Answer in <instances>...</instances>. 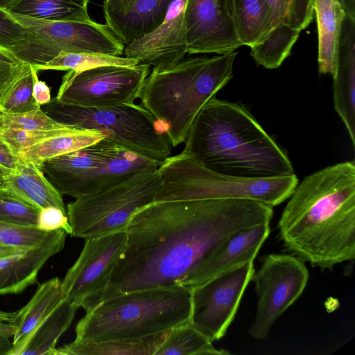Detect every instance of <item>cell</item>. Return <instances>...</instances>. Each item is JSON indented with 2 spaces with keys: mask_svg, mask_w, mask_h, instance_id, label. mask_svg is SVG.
<instances>
[{
  "mask_svg": "<svg viewBox=\"0 0 355 355\" xmlns=\"http://www.w3.org/2000/svg\"><path fill=\"white\" fill-rule=\"evenodd\" d=\"M335 110L355 148V17L346 15L341 26L337 64L333 77Z\"/></svg>",
  "mask_w": 355,
  "mask_h": 355,
  "instance_id": "cell-19",
  "label": "cell"
},
{
  "mask_svg": "<svg viewBox=\"0 0 355 355\" xmlns=\"http://www.w3.org/2000/svg\"><path fill=\"white\" fill-rule=\"evenodd\" d=\"M31 31L8 11L0 8V49L14 53L26 44Z\"/></svg>",
  "mask_w": 355,
  "mask_h": 355,
  "instance_id": "cell-38",
  "label": "cell"
},
{
  "mask_svg": "<svg viewBox=\"0 0 355 355\" xmlns=\"http://www.w3.org/2000/svg\"><path fill=\"white\" fill-rule=\"evenodd\" d=\"M318 51V71L322 74L335 76L339 37L346 15L338 0H314Z\"/></svg>",
  "mask_w": 355,
  "mask_h": 355,
  "instance_id": "cell-22",
  "label": "cell"
},
{
  "mask_svg": "<svg viewBox=\"0 0 355 355\" xmlns=\"http://www.w3.org/2000/svg\"><path fill=\"white\" fill-rule=\"evenodd\" d=\"M67 234L62 230L49 232L32 248L0 259V295L19 294L37 282L48 260L64 247Z\"/></svg>",
  "mask_w": 355,
  "mask_h": 355,
  "instance_id": "cell-18",
  "label": "cell"
},
{
  "mask_svg": "<svg viewBox=\"0 0 355 355\" xmlns=\"http://www.w3.org/2000/svg\"><path fill=\"white\" fill-rule=\"evenodd\" d=\"M31 31L27 43L13 54L32 66L42 65L61 52L97 53L119 56L125 45L107 24L48 21L10 12Z\"/></svg>",
  "mask_w": 355,
  "mask_h": 355,
  "instance_id": "cell-10",
  "label": "cell"
},
{
  "mask_svg": "<svg viewBox=\"0 0 355 355\" xmlns=\"http://www.w3.org/2000/svg\"><path fill=\"white\" fill-rule=\"evenodd\" d=\"M33 85L31 68L0 100V112L23 113L40 108L33 96Z\"/></svg>",
  "mask_w": 355,
  "mask_h": 355,
  "instance_id": "cell-33",
  "label": "cell"
},
{
  "mask_svg": "<svg viewBox=\"0 0 355 355\" xmlns=\"http://www.w3.org/2000/svg\"><path fill=\"white\" fill-rule=\"evenodd\" d=\"M31 68L30 64L21 61L10 51L0 49V100Z\"/></svg>",
  "mask_w": 355,
  "mask_h": 355,
  "instance_id": "cell-39",
  "label": "cell"
},
{
  "mask_svg": "<svg viewBox=\"0 0 355 355\" xmlns=\"http://www.w3.org/2000/svg\"><path fill=\"white\" fill-rule=\"evenodd\" d=\"M259 261L251 279L257 302L248 333L254 339L265 340L276 320L301 296L309 274L304 262L291 254L270 253Z\"/></svg>",
  "mask_w": 355,
  "mask_h": 355,
  "instance_id": "cell-11",
  "label": "cell"
},
{
  "mask_svg": "<svg viewBox=\"0 0 355 355\" xmlns=\"http://www.w3.org/2000/svg\"><path fill=\"white\" fill-rule=\"evenodd\" d=\"M12 348V340L10 338L0 336V355H10Z\"/></svg>",
  "mask_w": 355,
  "mask_h": 355,
  "instance_id": "cell-45",
  "label": "cell"
},
{
  "mask_svg": "<svg viewBox=\"0 0 355 355\" xmlns=\"http://www.w3.org/2000/svg\"><path fill=\"white\" fill-rule=\"evenodd\" d=\"M33 78V96L40 106H43L51 100V91L44 81L39 80L37 71L31 65Z\"/></svg>",
  "mask_w": 355,
  "mask_h": 355,
  "instance_id": "cell-42",
  "label": "cell"
},
{
  "mask_svg": "<svg viewBox=\"0 0 355 355\" xmlns=\"http://www.w3.org/2000/svg\"><path fill=\"white\" fill-rule=\"evenodd\" d=\"M49 232L36 227L19 225L0 220V244L26 249L41 243Z\"/></svg>",
  "mask_w": 355,
  "mask_h": 355,
  "instance_id": "cell-36",
  "label": "cell"
},
{
  "mask_svg": "<svg viewBox=\"0 0 355 355\" xmlns=\"http://www.w3.org/2000/svg\"><path fill=\"white\" fill-rule=\"evenodd\" d=\"M158 167L151 166L68 203L71 236L86 239L125 232L132 216L155 201L161 185Z\"/></svg>",
  "mask_w": 355,
  "mask_h": 355,
  "instance_id": "cell-9",
  "label": "cell"
},
{
  "mask_svg": "<svg viewBox=\"0 0 355 355\" xmlns=\"http://www.w3.org/2000/svg\"><path fill=\"white\" fill-rule=\"evenodd\" d=\"M184 143L182 152L217 173L254 178L295 174L286 152L239 103L211 98Z\"/></svg>",
  "mask_w": 355,
  "mask_h": 355,
  "instance_id": "cell-3",
  "label": "cell"
},
{
  "mask_svg": "<svg viewBox=\"0 0 355 355\" xmlns=\"http://www.w3.org/2000/svg\"><path fill=\"white\" fill-rule=\"evenodd\" d=\"M161 185L155 201L247 199L275 207L287 200L299 181L295 174L243 178L217 173L181 152L158 167Z\"/></svg>",
  "mask_w": 355,
  "mask_h": 355,
  "instance_id": "cell-6",
  "label": "cell"
},
{
  "mask_svg": "<svg viewBox=\"0 0 355 355\" xmlns=\"http://www.w3.org/2000/svg\"><path fill=\"white\" fill-rule=\"evenodd\" d=\"M175 0H138L123 15L109 26L125 45L156 28Z\"/></svg>",
  "mask_w": 355,
  "mask_h": 355,
  "instance_id": "cell-24",
  "label": "cell"
},
{
  "mask_svg": "<svg viewBox=\"0 0 355 355\" xmlns=\"http://www.w3.org/2000/svg\"><path fill=\"white\" fill-rule=\"evenodd\" d=\"M223 349H216L205 335L190 321L171 329L155 355H228Z\"/></svg>",
  "mask_w": 355,
  "mask_h": 355,
  "instance_id": "cell-30",
  "label": "cell"
},
{
  "mask_svg": "<svg viewBox=\"0 0 355 355\" xmlns=\"http://www.w3.org/2000/svg\"><path fill=\"white\" fill-rule=\"evenodd\" d=\"M89 0H16L9 12L48 21H90Z\"/></svg>",
  "mask_w": 355,
  "mask_h": 355,
  "instance_id": "cell-27",
  "label": "cell"
},
{
  "mask_svg": "<svg viewBox=\"0 0 355 355\" xmlns=\"http://www.w3.org/2000/svg\"><path fill=\"white\" fill-rule=\"evenodd\" d=\"M2 187L40 210L54 206L67 212L62 195L33 163L21 159L15 169L3 176Z\"/></svg>",
  "mask_w": 355,
  "mask_h": 355,
  "instance_id": "cell-21",
  "label": "cell"
},
{
  "mask_svg": "<svg viewBox=\"0 0 355 355\" xmlns=\"http://www.w3.org/2000/svg\"><path fill=\"white\" fill-rule=\"evenodd\" d=\"M14 312H6L0 310V320L8 322L13 317Z\"/></svg>",
  "mask_w": 355,
  "mask_h": 355,
  "instance_id": "cell-48",
  "label": "cell"
},
{
  "mask_svg": "<svg viewBox=\"0 0 355 355\" xmlns=\"http://www.w3.org/2000/svg\"><path fill=\"white\" fill-rule=\"evenodd\" d=\"M237 55L234 51L211 58L189 56L149 73L141 105L162 125L172 147L184 142L201 109L232 79Z\"/></svg>",
  "mask_w": 355,
  "mask_h": 355,
  "instance_id": "cell-4",
  "label": "cell"
},
{
  "mask_svg": "<svg viewBox=\"0 0 355 355\" xmlns=\"http://www.w3.org/2000/svg\"><path fill=\"white\" fill-rule=\"evenodd\" d=\"M40 209L0 187V220L36 227Z\"/></svg>",
  "mask_w": 355,
  "mask_h": 355,
  "instance_id": "cell-34",
  "label": "cell"
},
{
  "mask_svg": "<svg viewBox=\"0 0 355 355\" xmlns=\"http://www.w3.org/2000/svg\"><path fill=\"white\" fill-rule=\"evenodd\" d=\"M78 309L64 300L35 331L21 355H53L60 338L70 327Z\"/></svg>",
  "mask_w": 355,
  "mask_h": 355,
  "instance_id": "cell-28",
  "label": "cell"
},
{
  "mask_svg": "<svg viewBox=\"0 0 355 355\" xmlns=\"http://www.w3.org/2000/svg\"><path fill=\"white\" fill-rule=\"evenodd\" d=\"M300 31L277 24L260 42L250 47L255 62L268 69L279 67L290 55Z\"/></svg>",
  "mask_w": 355,
  "mask_h": 355,
  "instance_id": "cell-29",
  "label": "cell"
},
{
  "mask_svg": "<svg viewBox=\"0 0 355 355\" xmlns=\"http://www.w3.org/2000/svg\"><path fill=\"white\" fill-rule=\"evenodd\" d=\"M64 300L62 280L58 277L39 285L29 302L14 312L8 322L15 328L10 355L21 354L35 331Z\"/></svg>",
  "mask_w": 355,
  "mask_h": 355,
  "instance_id": "cell-20",
  "label": "cell"
},
{
  "mask_svg": "<svg viewBox=\"0 0 355 355\" xmlns=\"http://www.w3.org/2000/svg\"><path fill=\"white\" fill-rule=\"evenodd\" d=\"M191 288L157 287L119 293L97 302L78 321L75 341L136 338L190 320Z\"/></svg>",
  "mask_w": 355,
  "mask_h": 355,
  "instance_id": "cell-5",
  "label": "cell"
},
{
  "mask_svg": "<svg viewBox=\"0 0 355 355\" xmlns=\"http://www.w3.org/2000/svg\"><path fill=\"white\" fill-rule=\"evenodd\" d=\"M15 333V328L8 322L0 320V336L12 338Z\"/></svg>",
  "mask_w": 355,
  "mask_h": 355,
  "instance_id": "cell-44",
  "label": "cell"
},
{
  "mask_svg": "<svg viewBox=\"0 0 355 355\" xmlns=\"http://www.w3.org/2000/svg\"><path fill=\"white\" fill-rule=\"evenodd\" d=\"M42 107L54 121L100 131L118 146L159 165L171 155L172 146L163 128L141 104L85 108L63 104L54 98Z\"/></svg>",
  "mask_w": 355,
  "mask_h": 355,
  "instance_id": "cell-7",
  "label": "cell"
},
{
  "mask_svg": "<svg viewBox=\"0 0 355 355\" xmlns=\"http://www.w3.org/2000/svg\"><path fill=\"white\" fill-rule=\"evenodd\" d=\"M21 159L0 140V166L10 171L17 167Z\"/></svg>",
  "mask_w": 355,
  "mask_h": 355,
  "instance_id": "cell-43",
  "label": "cell"
},
{
  "mask_svg": "<svg viewBox=\"0 0 355 355\" xmlns=\"http://www.w3.org/2000/svg\"><path fill=\"white\" fill-rule=\"evenodd\" d=\"M10 171H8L6 170L5 168H2L1 166H0V174L5 175L7 173H8Z\"/></svg>",
  "mask_w": 355,
  "mask_h": 355,
  "instance_id": "cell-50",
  "label": "cell"
},
{
  "mask_svg": "<svg viewBox=\"0 0 355 355\" xmlns=\"http://www.w3.org/2000/svg\"><path fill=\"white\" fill-rule=\"evenodd\" d=\"M345 14L355 17V0H338Z\"/></svg>",
  "mask_w": 355,
  "mask_h": 355,
  "instance_id": "cell-46",
  "label": "cell"
},
{
  "mask_svg": "<svg viewBox=\"0 0 355 355\" xmlns=\"http://www.w3.org/2000/svg\"><path fill=\"white\" fill-rule=\"evenodd\" d=\"M139 62L132 58L97 53H67L61 51L57 56L44 64L33 66L37 71H83L91 68L105 66H134Z\"/></svg>",
  "mask_w": 355,
  "mask_h": 355,
  "instance_id": "cell-31",
  "label": "cell"
},
{
  "mask_svg": "<svg viewBox=\"0 0 355 355\" xmlns=\"http://www.w3.org/2000/svg\"><path fill=\"white\" fill-rule=\"evenodd\" d=\"M105 137V135L98 130L73 128L19 150L17 156L39 166L46 159L83 148Z\"/></svg>",
  "mask_w": 355,
  "mask_h": 355,
  "instance_id": "cell-25",
  "label": "cell"
},
{
  "mask_svg": "<svg viewBox=\"0 0 355 355\" xmlns=\"http://www.w3.org/2000/svg\"><path fill=\"white\" fill-rule=\"evenodd\" d=\"M73 127L49 130H29L17 128H0V140L12 153L17 152L44 139L54 137L71 130Z\"/></svg>",
  "mask_w": 355,
  "mask_h": 355,
  "instance_id": "cell-37",
  "label": "cell"
},
{
  "mask_svg": "<svg viewBox=\"0 0 355 355\" xmlns=\"http://www.w3.org/2000/svg\"><path fill=\"white\" fill-rule=\"evenodd\" d=\"M138 0H104L103 11L109 26L123 15Z\"/></svg>",
  "mask_w": 355,
  "mask_h": 355,
  "instance_id": "cell-41",
  "label": "cell"
},
{
  "mask_svg": "<svg viewBox=\"0 0 355 355\" xmlns=\"http://www.w3.org/2000/svg\"><path fill=\"white\" fill-rule=\"evenodd\" d=\"M67 127L52 119L41 107L23 113L0 112V128L49 130Z\"/></svg>",
  "mask_w": 355,
  "mask_h": 355,
  "instance_id": "cell-35",
  "label": "cell"
},
{
  "mask_svg": "<svg viewBox=\"0 0 355 355\" xmlns=\"http://www.w3.org/2000/svg\"><path fill=\"white\" fill-rule=\"evenodd\" d=\"M21 250L23 249L0 244V259L15 254Z\"/></svg>",
  "mask_w": 355,
  "mask_h": 355,
  "instance_id": "cell-47",
  "label": "cell"
},
{
  "mask_svg": "<svg viewBox=\"0 0 355 355\" xmlns=\"http://www.w3.org/2000/svg\"><path fill=\"white\" fill-rule=\"evenodd\" d=\"M234 24L242 46H252L278 24L265 0H234Z\"/></svg>",
  "mask_w": 355,
  "mask_h": 355,
  "instance_id": "cell-26",
  "label": "cell"
},
{
  "mask_svg": "<svg viewBox=\"0 0 355 355\" xmlns=\"http://www.w3.org/2000/svg\"><path fill=\"white\" fill-rule=\"evenodd\" d=\"M234 11V0H187V53L221 55L241 47Z\"/></svg>",
  "mask_w": 355,
  "mask_h": 355,
  "instance_id": "cell-15",
  "label": "cell"
},
{
  "mask_svg": "<svg viewBox=\"0 0 355 355\" xmlns=\"http://www.w3.org/2000/svg\"><path fill=\"white\" fill-rule=\"evenodd\" d=\"M284 250L321 271L355 258V162L306 176L288 198L277 223Z\"/></svg>",
  "mask_w": 355,
  "mask_h": 355,
  "instance_id": "cell-2",
  "label": "cell"
},
{
  "mask_svg": "<svg viewBox=\"0 0 355 355\" xmlns=\"http://www.w3.org/2000/svg\"><path fill=\"white\" fill-rule=\"evenodd\" d=\"M36 227L44 232L62 230L67 234H71L67 212L54 206L46 207L40 210Z\"/></svg>",
  "mask_w": 355,
  "mask_h": 355,
  "instance_id": "cell-40",
  "label": "cell"
},
{
  "mask_svg": "<svg viewBox=\"0 0 355 355\" xmlns=\"http://www.w3.org/2000/svg\"><path fill=\"white\" fill-rule=\"evenodd\" d=\"M126 232L85 239L83 250L62 280L65 300L85 311L108 285L126 244Z\"/></svg>",
  "mask_w": 355,
  "mask_h": 355,
  "instance_id": "cell-14",
  "label": "cell"
},
{
  "mask_svg": "<svg viewBox=\"0 0 355 355\" xmlns=\"http://www.w3.org/2000/svg\"><path fill=\"white\" fill-rule=\"evenodd\" d=\"M3 175L0 174V187H2V183H3Z\"/></svg>",
  "mask_w": 355,
  "mask_h": 355,
  "instance_id": "cell-51",
  "label": "cell"
},
{
  "mask_svg": "<svg viewBox=\"0 0 355 355\" xmlns=\"http://www.w3.org/2000/svg\"><path fill=\"white\" fill-rule=\"evenodd\" d=\"M171 329L136 338L75 341L56 347L53 355H155Z\"/></svg>",
  "mask_w": 355,
  "mask_h": 355,
  "instance_id": "cell-23",
  "label": "cell"
},
{
  "mask_svg": "<svg viewBox=\"0 0 355 355\" xmlns=\"http://www.w3.org/2000/svg\"><path fill=\"white\" fill-rule=\"evenodd\" d=\"M16 0H0V8L8 9Z\"/></svg>",
  "mask_w": 355,
  "mask_h": 355,
  "instance_id": "cell-49",
  "label": "cell"
},
{
  "mask_svg": "<svg viewBox=\"0 0 355 355\" xmlns=\"http://www.w3.org/2000/svg\"><path fill=\"white\" fill-rule=\"evenodd\" d=\"M277 23L302 31L313 19L314 0H265Z\"/></svg>",
  "mask_w": 355,
  "mask_h": 355,
  "instance_id": "cell-32",
  "label": "cell"
},
{
  "mask_svg": "<svg viewBox=\"0 0 355 355\" xmlns=\"http://www.w3.org/2000/svg\"><path fill=\"white\" fill-rule=\"evenodd\" d=\"M155 165L159 166L105 137L83 148L46 159L39 168L62 195L76 199Z\"/></svg>",
  "mask_w": 355,
  "mask_h": 355,
  "instance_id": "cell-8",
  "label": "cell"
},
{
  "mask_svg": "<svg viewBox=\"0 0 355 355\" xmlns=\"http://www.w3.org/2000/svg\"><path fill=\"white\" fill-rule=\"evenodd\" d=\"M270 232V223H266L233 235L202 259L182 285L193 287L242 263L254 261Z\"/></svg>",
  "mask_w": 355,
  "mask_h": 355,
  "instance_id": "cell-17",
  "label": "cell"
},
{
  "mask_svg": "<svg viewBox=\"0 0 355 355\" xmlns=\"http://www.w3.org/2000/svg\"><path fill=\"white\" fill-rule=\"evenodd\" d=\"M150 66L105 65L69 70L62 77L59 102L85 108H105L133 103L140 97Z\"/></svg>",
  "mask_w": 355,
  "mask_h": 355,
  "instance_id": "cell-12",
  "label": "cell"
},
{
  "mask_svg": "<svg viewBox=\"0 0 355 355\" xmlns=\"http://www.w3.org/2000/svg\"><path fill=\"white\" fill-rule=\"evenodd\" d=\"M254 271L248 261L191 287L189 321L211 342L227 333Z\"/></svg>",
  "mask_w": 355,
  "mask_h": 355,
  "instance_id": "cell-13",
  "label": "cell"
},
{
  "mask_svg": "<svg viewBox=\"0 0 355 355\" xmlns=\"http://www.w3.org/2000/svg\"><path fill=\"white\" fill-rule=\"evenodd\" d=\"M186 1H173L156 28L125 46V57L157 71L170 68L184 58L187 53Z\"/></svg>",
  "mask_w": 355,
  "mask_h": 355,
  "instance_id": "cell-16",
  "label": "cell"
},
{
  "mask_svg": "<svg viewBox=\"0 0 355 355\" xmlns=\"http://www.w3.org/2000/svg\"><path fill=\"white\" fill-rule=\"evenodd\" d=\"M272 216V207L247 199L154 201L130 218L125 247L97 302L122 293L182 285L216 248Z\"/></svg>",
  "mask_w": 355,
  "mask_h": 355,
  "instance_id": "cell-1",
  "label": "cell"
}]
</instances>
